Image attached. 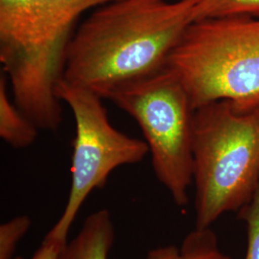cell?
<instances>
[{"label": "cell", "instance_id": "6da1fadb", "mask_svg": "<svg viewBox=\"0 0 259 259\" xmlns=\"http://www.w3.org/2000/svg\"><path fill=\"white\" fill-rule=\"evenodd\" d=\"M198 0H116L75 30L63 78L108 99L122 87L155 74L193 22Z\"/></svg>", "mask_w": 259, "mask_h": 259}, {"label": "cell", "instance_id": "7a4b0ae2", "mask_svg": "<svg viewBox=\"0 0 259 259\" xmlns=\"http://www.w3.org/2000/svg\"><path fill=\"white\" fill-rule=\"evenodd\" d=\"M116 0H0V63L13 99L39 130L62 121L56 88L84 12Z\"/></svg>", "mask_w": 259, "mask_h": 259}, {"label": "cell", "instance_id": "3957f363", "mask_svg": "<svg viewBox=\"0 0 259 259\" xmlns=\"http://www.w3.org/2000/svg\"><path fill=\"white\" fill-rule=\"evenodd\" d=\"M193 111L229 101L240 113L259 110V18L192 22L167 60Z\"/></svg>", "mask_w": 259, "mask_h": 259}, {"label": "cell", "instance_id": "277c9868", "mask_svg": "<svg viewBox=\"0 0 259 259\" xmlns=\"http://www.w3.org/2000/svg\"><path fill=\"white\" fill-rule=\"evenodd\" d=\"M193 184L197 229L243 209L259 186V110L235 111L229 101L193 112Z\"/></svg>", "mask_w": 259, "mask_h": 259}, {"label": "cell", "instance_id": "5b68a950", "mask_svg": "<svg viewBox=\"0 0 259 259\" xmlns=\"http://www.w3.org/2000/svg\"><path fill=\"white\" fill-rule=\"evenodd\" d=\"M108 99L138 122L158 182L178 206H185L193 184L194 111L178 77L165 66L122 87Z\"/></svg>", "mask_w": 259, "mask_h": 259}, {"label": "cell", "instance_id": "8992f818", "mask_svg": "<svg viewBox=\"0 0 259 259\" xmlns=\"http://www.w3.org/2000/svg\"><path fill=\"white\" fill-rule=\"evenodd\" d=\"M56 94L72 111L76 135L68 200L46 238L66 243L69 230L89 195L102 188L116 168L143 160L149 148L145 140L129 137L111 125L103 98L93 91L62 78Z\"/></svg>", "mask_w": 259, "mask_h": 259}, {"label": "cell", "instance_id": "52a82bcc", "mask_svg": "<svg viewBox=\"0 0 259 259\" xmlns=\"http://www.w3.org/2000/svg\"><path fill=\"white\" fill-rule=\"evenodd\" d=\"M115 238L114 224L107 209L92 213L82 229L61 250L60 259H108Z\"/></svg>", "mask_w": 259, "mask_h": 259}, {"label": "cell", "instance_id": "ba28073f", "mask_svg": "<svg viewBox=\"0 0 259 259\" xmlns=\"http://www.w3.org/2000/svg\"><path fill=\"white\" fill-rule=\"evenodd\" d=\"M9 82L0 76V138L14 148H26L37 137L38 128L10 97Z\"/></svg>", "mask_w": 259, "mask_h": 259}, {"label": "cell", "instance_id": "9c48e42d", "mask_svg": "<svg viewBox=\"0 0 259 259\" xmlns=\"http://www.w3.org/2000/svg\"><path fill=\"white\" fill-rule=\"evenodd\" d=\"M142 259H231L220 250L210 228L189 232L180 246L167 245L149 250Z\"/></svg>", "mask_w": 259, "mask_h": 259}, {"label": "cell", "instance_id": "30bf717a", "mask_svg": "<svg viewBox=\"0 0 259 259\" xmlns=\"http://www.w3.org/2000/svg\"><path fill=\"white\" fill-rule=\"evenodd\" d=\"M239 16L259 18V0H198L192 15L193 22Z\"/></svg>", "mask_w": 259, "mask_h": 259}, {"label": "cell", "instance_id": "8fae6325", "mask_svg": "<svg viewBox=\"0 0 259 259\" xmlns=\"http://www.w3.org/2000/svg\"><path fill=\"white\" fill-rule=\"evenodd\" d=\"M32 220L19 215L0 226V259H12L19 241L29 231Z\"/></svg>", "mask_w": 259, "mask_h": 259}, {"label": "cell", "instance_id": "7c38bea8", "mask_svg": "<svg viewBox=\"0 0 259 259\" xmlns=\"http://www.w3.org/2000/svg\"><path fill=\"white\" fill-rule=\"evenodd\" d=\"M240 215L248 228V247L245 259H259V186L250 204L241 209Z\"/></svg>", "mask_w": 259, "mask_h": 259}, {"label": "cell", "instance_id": "4fadbf2b", "mask_svg": "<svg viewBox=\"0 0 259 259\" xmlns=\"http://www.w3.org/2000/svg\"><path fill=\"white\" fill-rule=\"evenodd\" d=\"M66 243H60L57 241L50 240L45 238L42 244L37 249L32 257L29 259H60V253L63 247ZM15 259H25L21 256H18Z\"/></svg>", "mask_w": 259, "mask_h": 259}]
</instances>
